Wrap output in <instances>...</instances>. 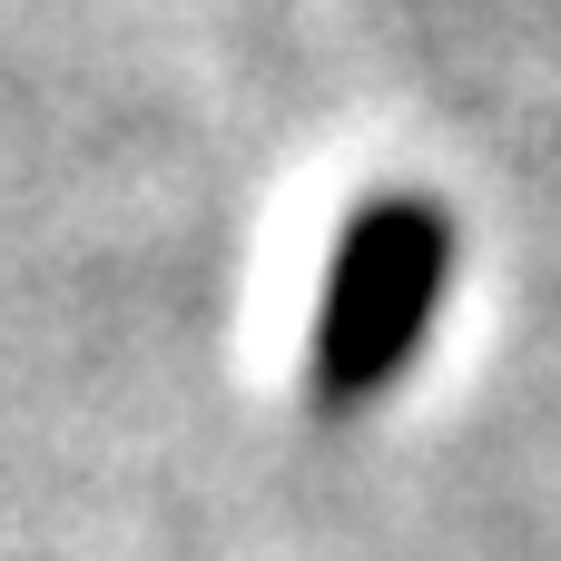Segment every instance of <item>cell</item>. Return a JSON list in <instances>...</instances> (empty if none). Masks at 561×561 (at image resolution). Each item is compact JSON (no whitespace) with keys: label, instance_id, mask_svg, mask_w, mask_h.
I'll list each match as a JSON object with an SVG mask.
<instances>
[{"label":"cell","instance_id":"6da1fadb","mask_svg":"<svg viewBox=\"0 0 561 561\" xmlns=\"http://www.w3.org/2000/svg\"><path fill=\"white\" fill-rule=\"evenodd\" d=\"M444 276H454V227L434 207L385 197V207H365L345 227V247L325 266V296H316V355H306V385H316L325 414L375 404L424 355Z\"/></svg>","mask_w":561,"mask_h":561}]
</instances>
